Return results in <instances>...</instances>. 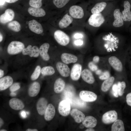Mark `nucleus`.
<instances>
[{
    "instance_id": "34",
    "label": "nucleus",
    "mask_w": 131,
    "mask_h": 131,
    "mask_svg": "<svg viewBox=\"0 0 131 131\" xmlns=\"http://www.w3.org/2000/svg\"><path fill=\"white\" fill-rule=\"evenodd\" d=\"M71 0H52L53 4L57 8H62L68 3Z\"/></svg>"
},
{
    "instance_id": "55",
    "label": "nucleus",
    "mask_w": 131,
    "mask_h": 131,
    "mask_svg": "<svg viewBox=\"0 0 131 131\" xmlns=\"http://www.w3.org/2000/svg\"></svg>"
},
{
    "instance_id": "26",
    "label": "nucleus",
    "mask_w": 131,
    "mask_h": 131,
    "mask_svg": "<svg viewBox=\"0 0 131 131\" xmlns=\"http://www.w3.org/2000/svg\"><path fill=\"white\" fill-rule=\"evenodd\" d=\"M73 21L72 17L67 13L63 16L59 22V26L61 29L66 28L72 23Z\"/></svg>"
},
{
    "instance_id": "22",
    "label": "nucleus",
    "mask_w": 131,
    "mask_h": 131,
    "mask_svg": "<svg viewBox=\"0 0 131 131\" xmlns=\"http://www.w3.org/2000/svg\"><path fill=\"white\" fill-rule=\"evenodd\" d=\"M70 113L71 115L74 119L75 121L78 123L82 122L85 118L84 114L77 109H72Z\"/></svg>"
},
{
    "instance_id": "19",
    "label": "nucleus",
    "mask_w": 131,
    "mask_h": 131,
    "mask_svg": "<svg viewBox=\"0 0 131 131\" xmlns=\"http://www.w3.org/2000/svg\"><path fill=\"white\" fill-rule=\"evenodd\" d=\"M41 86L40 83L35 82L32 83L29 88L28 94L31 97H34L37 96L39 93Z\"/></svg>"
},
{
    "instance_id": "37",
    "label": "nucleus",
    "mask_w": 131,
    "mask_h": 131,
    "mask_svg": "<svg viewBox=\"0 0 131 131\" xmlns=\"http://www.w3.org/2000/svg\"><path fill=\"white\" fill-rule=\"evenodd\" d=\"M42 0H30L29 1V5L31 7L39 8L42 6Z\"/></svg>"
},
{
    "instance_id": "5",
    "label": "nucleus",
    "mask_w": 131,
    "mask_h": 131,
    "mask_svg": "<svg viewBox=\"0 0 131 131\" xmlns=\"http://www.w3.org/2000/svg\"><path fill=\"white\" fill-rule=\"evenodd\" d=\"M117 118V114L115 110H111L105 113L102 117V121L105 124L114 122Z\"/></svg>"
},
{
    "instance_id": "25",
    "label": "nucleus",
    "mask_w": 131,
    "mask_h": 131,
    "mask_svg": "<svg viewBox=\"0 0 131 131\" xmlns=\"http://www.w3.org/2000/svg\"><path fill=\"white\" fill-rule=\"evenodd\" d=\"M29 13L31 15L37 17H43L46 15V12L42 8L30 7L28 9Z\"/></svg>"
},
{
    "instance_id": "29",
    "label": "nucleus",
    "mask_w": 131,
    "mask_h": 131,
    "mask_svg": "<svg viewBox=\"0 0 131 131\" xmlns=\"http://www.w3.org/2000/svg\"><path fill=\"white\" fill-rule=\"evenodd\" d=\"M115 78L112 76L106 80L103 83L101 86L102 90L104 92L107 91L113 83Z\"/></svg>"
},
{
    "instance_id": "11",
    "label": "nucleus",
    "mask_w": 131,
    "mask_h": 131,
    "mask_svg": "<svg viewBox=\"0 0 131 131\" xmlns=\"http://www.w3.org/2000/svg\"><path fill=\"white\" fill-rule=\"evenodd\" d=\"M28 25L30 30L36 34H41L43 32V29L41 25L35 20L29 21Z\"/></svg>"
},
{
    "instance_id": "18",
    "label": "nucleus",
    "mask_w": 131,
    "mask_h": 131,
    "mask_svg": "<svg viewBox=\"0 0 131 131\" xmlns=\"http://www.w3.org/2000/svg\"><path fill=\"white\" fill-rule=\"evenodd\" d=\"M13 82L12 78L9 76H5L0 79V90H5L10 86Z\"/></svg>"
},
{
    "instance_id": "10",
    "label": "nucleus",
    "mask_w": 131,
    "mask_h": 131,
    "mask_svg": "<svg viewBox=\"0 0 131 131\" xmlns=\"http://www.w3.org/2000/svg\"><path fill=\"white\" fill-rule=\"evenodd\" d=\"M14 16V12L13 10L10 9H7L4 13L0 16V22L5 24L10 22L13 19Z\"/></svg>"
},
{
    "instance_id": "9",
    "label": "nucleus",
    "mask_w": 131,
    "mask_h": 131,
    "mask_svg": "<svg viewBox=\"0 0 131 131\" xmlns=\"http://www.w3.org/2000/svg\"><path fill=\"white\" fill-rule=\"evenodd\" d=\"M23 55H29L31 57H37L40 54L39 49L37 46L33 47L31 45H28L26 48H24L22 51Z\"/></svg>"
},
{
    "instance_id": "32",
    "label": "nucleus",
    "mask_w": 131,
    "mask_h": 131,
    "mask_svg": "<svg viewBox=\"0 0 131 131\" xmlns=\"http://www.w3.org/2000/svg\"><path fill=\"white\" fill-rule=\"evenodd\" d=\"M8 27L11 30L15 32H19L21 28L20 24L16 21H13L9 23Z\"/></svg>"
},
{
    "instance_id": "2",
    "label": "nucleus",
    "mask_w": 131,
    "mask_h": 131,
    "mask_svg": "<svg viewBox=\"0 0 131 131\" xmlns=\"http://www.w3.org/2000/svg\"><path fill=\"white\" fill-rule=\"evenodd\" d=\"M54 37L57 42L62 46H65L67 45L70 41L69 36L61 30L56 31L54 33Z\"/></svg>"
},
{
    "instance_id": "42",
    "label": "nucleus",
    "mask_w": 131,
    "mask_h": 131,
    "mask_svg": "<svg viewBox=\"0 0 131 131\" xmlns=\"http://www.w3.org/2000/svg\"><path fill=\"white\" fill-rule=\"evenodd\" d=\"M126 102L127 105L131 106V92L128 93L126 95Z\"/></svg>"
},
{
    "instance_id": "23",
    "label": "nucleus",
    "mask_w": 131,
    "mask_h": 131,
    "mask_svg": "<svg viewBox=\"0 0 131 131\" xmlns=\"http://www.w3.org/2000/svg\"><path fill=\"white\" fill-rule=\"evenodd\" d=\"M61 59L63 62L66 64L75 63L77 60V58L75 56L66 53H64L62 54Z\"/></svg>"
},
{
    "instance_id": "1",
    "label": "nucleus",
    "mask_w": 131,
    "mask_h": 131,
    "mask_svg": "<svg viewBox=\"0 0 131 131\" xmlns=\"http://www.w3.org/2000/svg\"><path fill=\"white\" fill-rule=\"evenodd\" d=\"M24 48V45L22 42L19 41H13L8 45L7 51L10 54L15 55L22 51Z\"/></svg>"
},
{
    "instance_id": "31",
    "label": "nucleus",
    "mask_w": 131,
    "mask_h": 131,
    "mask_svg": "<svg viewBox=\"0 0 131 131\" xmlns=\"http://www.w3.org/2000/svg\"><path fill=\"white\" fill-rule=\"evenodd\" d=\"M106 5V3L105 2L97 3L91 9V13L94 14L101 12L105 8Z\"/></svg>"
},
{
    "instance_id": "47",
    "label": "nucleus",
    "mask_w": 131,
    "mask_h": 131,
    "mask_svg": "<svg viewBox=\"0 0 131 131\" xmlns=\"http://www.w3.org/2000/svg\"><path fill=\"white\" fill-rule=\"evenodd\" d=\"M4 122L3 119L0 118V128H1L4 124Z\"/></svg>"
},
{
    "instance_id": "14",
    "label": "nucleus",
    "mask_w": 131,
    "mask_h": 131,
    "mask_svg": "<svg viewBox=\"0 0 131 131\" xmlns=\"http://www.w3.org/2000/svg\"><path fill=\"white\" fill-rule=\"evenodd\" d=\"M82 66L80 64H75L73 66L70 73L71 79L74 81L78 80L82 73Z\"/></svg>"
},
{
    "instance_id": "53",
    "label": "nucleus",
    "mask_w": 131,
    "mask_h": 131,
    "mask_svg": "<svg viewBox=\"0 0 131 131\" xmlns=\"http://www.w3.org/2000/svg\"><path fill=\"white\" fill-rule=\"evenodd\" d=\"M0 131H7V130L6 129H2L0 130Z\"/></svg>"
},
{
    "instance_id": "6",
    "label": "nucleus",
    "mask_w": 131,
    "mask_h": 131,
    "mask_svg": "<svg viewBox=\"0 0 131 131\" xmlns=\"http://www.w3.org/2000/svg\"><path fill=\"white\" fill-rule=\"evenodd\" d=\"M69 13L71 16L77 19L81 18L84 15L83 8L81 6L77 5L71 6L69 8Z\"/></svg>"
},
{
    "instance_id": "41",
    "label": "nucleus",
    "mask_w": 131,
    "mask_h": 131,
    "mask_svg": "<svg viewBox=\"0 0 131 131\" xmlns=\"http://www.w3.org/2000/svg\"><path fill=\"white\" fill-rule=\"evenodd\" d=\"M112 91L113 94L115 97H117L118 96V94L117 89V85L115 84H114L112 88Z\"/></svg>"
},
{
    "instance_id": "4",
    "label": "nucleus",
    "mask_w": 131,
    "mask_h": 131,
    "mask_svg": "<svg viewBox=\"0 0 131 131\" xmlns=\"http://www.w3.org/2000/svg\"><path fill=\"white\" fill-rule=\"evenodd\" d=\"M71 110L70 103L68 100L65 99L61 101L59 103L58 110L62 116H66L69 114Z\"/></svg>"
},
{
    "instance_id": "21",
    "label": "nucleus",
    "mask_w": 131,
    "mask_h": 131,
    "mask_svg": "<svg viewBox=\"0 0 131 131\" xmlns=\"http://www.w3.org/2000/svg\"><path fill=\"white\" fill-rule=\"evenodd\" d=\"M55 113L54 106L51 104H49L44 114L45 119L48 121L51 120L54 117Z\"/></svg>"
},
{
    "instance_id": "8",
    "label": "nucleus",
    "mask_w": 131,
    "mask_h": 131,
    "mask_svg": "<svg viewBox=\"0 0 131 131\" xmlns=\"http://www.w3.org/2000/svg\"><path fill=\"white\" fill-rule=\"evenodd\" d=\"M79 96L81 99L88 102L94 101L97 98V95L95 93L86 90H82L80 91Z\"/></svg>"
},
{
    "instance_id": "49",
    "label": "nucleus",
    "mask_w": 131,
    "mask_h": 131,
    "mask_svg": "<svg viewBox=\"0 0 131 131\" xmlns=\"http://www.w3.org/2000/svg\"><path fill=\"white\" fill-rule=\"evenodd\" d=\"M96 74L97 75H100L102 74V72L101 70H97L96 72Z\"/></svg>"
},
{
    "instance_id": "39",
    "label": "nucleus",
    "mask_w": 131,
    "mask_h": 131,
    "mask_svg": "<svg viewBox=\"0 0 131 131\" xmlns=\"http://www.w3.org/2000/svg\"><path fill=\"white\" fill-rule=\"evenodd\" d=\"M20 85L18 83H15L11 85L10 88V90L11 92H14L19 89Z\"/></svg>"
},
{
    "instance_id": "12",
    "label": "nucleus",
    "mask_w": 131,
    "mask_h": 131,
    "mask_svg": "<svg viewBox=\"0 0 131 131\" xmlns=\"http://www.w3.org/2000/svg\"><path fill=\"white\" fill-rule=\"evenodd\" d=\"M9 104L12 109L16 110H22L25 107V105L23 101L16 98L11 99L9 101Z\"/></svg>"
},
{
    "instance_id": "38",
    "label": "nucleus",
    "mask_w": 131,
    "mask_h": 131,
    "mask_svg": "<svg viewBox=\"0 0 131 131\" xmlns=\"http://www.w3.org/2000/svg\"><path fill=\"white\" fill-rule=\"evenodd\" d=\"M110 74L109 71H105L102 73L99 77L101 80H106L110 77Z\"/></svg>"
},
{
    "instance_id": "15",
    "label": "nucleus",
    "mask_w": 131,
    "mask_h": 131,
    "mask_svg": "<svg viewBox=\"0 0 131 131\" xmlns=\"http://www.w3.org/2000/svg\"><path fill=\"white\" fill-rule=\"evenodd\" d=\"M114 21L113 23L114 26L118 27L122 26L123 25V20L122 14L119 9H116L114 11Z\"/></svg>"
},
{
    "instance_id": "40",
    "label": "nucleus",
    "mask_w": 131,
    "mask_h": 131,
    "mask_svg": "<svg viewBox=\"0 0 131 131\" xmlns=\"http://www.w3.org/2000/svg\"><path fill=\"white\" fill-rule=\"evenodd\" d=\"M88 66L90 69L92 71H96L98 69V66L92 62L89 63Z\"/></svg>"
},
{
    "instance_id": "50",
    "label": "nucleus",
    "mask_w": 131,
    "mask_h": 131,
    "mask_svg": "<svg viewBox=\"0 0 131 131\" xmlns=\"http://www.w3.org/2000/svg\"><path fill=\"white\" fill-rule=\"evenodd\" d=\"M26 131H38V130L37 129H31L30 128H28L26 130Z\"/></svg>"
},
{
    "instance_id": "33",
    "label": "nucleus",
    "mask_w": 131,
    "mask_h": 131,
    "mask_svg": "<svg viewBox=\"0 0 131 131\" xmlns=\"http://www.w3.org/2000/svg\"><path fill=\"white\" fill-rule=\"evenodd\" d=\"M55 72L54 68L50 66L44 67L41 70V73L44 76L52 75L55 73Z\"/></svg>"
},
{
    "instance_id": "43",
    "label": "nucleus",
    "mask_w": 131,
    "mask_h": 131,
    "mask_svg": "<svg viewBox=\"0 0 131 131\" xmlns=\"http://www.w3.org/2000/svg\"><path fill=\"white\" fill-rule=\"evenodd\" d=\"M18 0H0V5H3L5 2L9 3H12L15 2Z\"/></svg>"
},
{
    "instance_id": "46",
    "label": "nucleus",
    "mask_w": 131,
    "mask_h": 131,
    "mask_svg": "<svg viewBox=\"0 0 131 131\" xmlns=\"http://www.w3.org/2000/svg\"><path fill=\"white\" fill-rule=\"evenodd\" d=\"M99 57L97 56H95L94 57L93 59V61L95 63H97L99 61Z\"/></svg>"
},
{
    "instance_id": "24",
    "label": "nucleus",
    "mask_w": 131,
    "mask_h": 131,
    "mask_svg": "<svg viewBox=\"0 0 131 131\" xmlns=\"http://www.w3.org/2000/svg\"><path fill=\"white\" fill-rule=\"evenodd\" d=\"M97 120L93 116H88L85 118L82 121L83 125L87 128H93L97 124Z\"/></svg>"
},
{
    "instance_id": "35",
    "label": "nucleus",
    "mask_w": 131,
    "mask_h": 131,
    "mask_svg": "<svg viewBox=\"0 0 131 131\" xmlns=\"http://www.w3.org/2000/svg\"><path fill=\"white\" fill-rule=\"evenodd\" d=\"M118 95L122 96L124 93V90L126 87L125 83L124 81L119 82L117 85Z\"/></svg>"
},
{
    "instance_id": "36",
    "label": "nucleus",
    "mask_w": 131,
    "mask_h": 131,
    "mask_svg": "<svg viewBox=\"0 0 131 131\" xmlns=\"http://www.w3.org/2000/svg\"><path fill=\"white\" fill-rule=\"evenodd\" d=\"M41 67L40 66H37L31 77V79L32 80H35L38 78L41 73Z\"/></svg>"
},
{
    "instance_id": "44",
    "label": "nucleus",
    "mask_w": 131,
    "mask_h": 131,
    "mask_svg": "<svg viewBox=\"0 0 131 131\" xmlns=\"http://www.w3.org/2000/svg\"><path fill=\"white\" fill-rule=\"evenodd\" d=\"M74 43L76 46H81L83 44V41L81 40H78L74 41Z\"/></svg>"
},
{
    "instance_id": "13",
    "label": "nucleus",
    "mask_w": 131,
    "mask_h": 131,
    "mask_svg": "<svg viewBox=\"0 0 131 131\" xmlns=\"http://www.w3.org/2000/svg\"><path fill=\"white\" fill-rule=\"evenodd\" d=\"M108 62L111 66L116 71L120 72L123 69V66L121 61L117 57L112 56L109 57Z\"/></svg>"
},
{
    "instance_id": "7",
    "label": "nucleus",
    "mask_w": 131,
    "mask_h": 131,
    "mask_svg": "<svg viewBox=\"0 0 131 131\" xmlns=\"http://www.w3.org/2000/svg\"><path fill=\"white\" fill-rule=\"evenodd\" d=\"M48 105V101L46 98L43 97L40 98L36 104V108L38 114L41 115H44Z\"/></svg>"
},
{
    "instance_id": "20",
    "label": "nucleus",
    "mask_w": 131,
    "mask_h": 131,
    "mask_svg": "<svg viewBox=\"0 0 131 131\" xmlns=\"http://www.w3.org/2000/svg\"><path fill=\"white\" fill-rule=\"evenodd\" d=\"M81 75L83 80L88 83L92 84L95 82V79L92 73L87 69H84L82 72Z\"/></svg>"
},
{
    "instance_id": "48",
    "label": "nucleus",
    "mask_w": 131,
    "mask_h": 131,
    "mask_svg": "<svg viewBox=\"0 0 131 131\" xmlns=\"http://www.w3.org/2000/svg\"><path fill=\"white\" fill-rule=\"evenodd\" d=\"M4 75V71L1 69L0 70V78H1Z\"/></svg>"
},
{
    "instance_id": "28",
    "label": "nucleus",
    "mask_w": 131,
    "mask_h": 131,
    "mask_svg": "<svg viewBox=\"0 0 131 131\" xmlns=\"http://www.w3.org/2000/svg\"><path fill=\"white\" fill-rule=\"evenodd\" d=\"M65 86V83L62 79L59 78L55 81L54 86V92L57 93H61L64 90Z\"/></svg>"
},
{
    "instance_id": "30",
    "label": "nucleus",
    "mask_w": 131,
    "mask_h": 131,
    "mask_svg": "<svg viewBox=\"0 0 131 131\" xmlns=\"http://www.w3.org/2000/svg\"><path fill=\"white\" fill-rule=\"evenodd\" d=\"M125 131L124 123L121 120H116L113 123L111 127L112 131Z\"/></svg>"
},
{
    "instance_id": "17",
    "label": "nucleus",
    "mask_w": 131,
    "mask_h": 131,
    "mask_svg": "<svg viewBox=\"0 0 131 131\" xmlns=\"http://www.w3.org/2000/svg\"><path fill=\"white\" fill-rule=\"evenodd\" d=\"M124 9L122 12V15L123 20L125 21H130L131 20V12L130 4L127 1H125L124 3Z\"/></svg>"
},
{
    "instance_id": "27",
    "label": "nucleus",
    "mask_w": 131,
    "mask_h": 131,
    "mask_svg": "<svg viewBox=\"0 0 131 131\" xmlns=\"http://www.w3.org/2000/svg\"><path fill=\"white\" fill-rule=\"evenodd\" d=\"M49 47V43H45L40 46L39 49L40 55L43 59L45 61H48L50 58L48 53Z\"/></svg>"
},
{
    "instance_id": "54",
    "label": "nucleus",
    "mask_w": 131,
    "mask_h": 131,
    "mask_svg": "<svg viewBox=\"0 0 131 131\" xmlns=\"http://www.w3.org/2000/svg\"><path fill=\"white\" fill-rule=\"evenodd\" d=\"M22 113L23 114H24L25 113H23V112ZM22 115L23 116H24V115Z\"/></svg>"
},
{
    "instance_id": "51",
    "label": "nucleus",
    "mask_w": 131,
    "mask_h": 131,
    "mask_svg": "<svg viewBox=\"0 0 131 131\" xmlns=\"http://www.w3.org/2000/svg\"><path fill=\"white\" fill-rule=\"evenodd\" d=\"M85 131H95L92 128H90L86 129Z\"/></svg>"
},
{
    "instance_id": "16",
    "label": "nucleus",
    "mask_w": 131,
    "mask_h": 131,
    "mask_svg": "<svg viewBox=\"0 0 131 131\" xmlns=\"http://www.w3.org/2000/svg\"><path fill=\"white\" fill-rule=\"evenodd\" d=\"M56 67L59 73L62 76L67 77L70 74V69L67 65L59 62L57 63Z\"/></svg>"
},
{
    "instance_id": "3",
    "label": "nucleus",
    "mask_w": 131,
    "mask_h": 131,
    "mask_svg": "<svg viewBox=\"0 0 131 131\" xmlns=\"http://www.w3.org/2000/svg\"><path fill=\"white\" fill-rule=\"evenodd\" d=\"M105 21V18L100 13L92 15L88 20L89 24L93 27H98L100 26Z\"/></svg>"
},
{
    "instance_id": "52",
    "label": "nucleus",
    "mask_w": 131,
    "mask_h": 131,
    "mask_svg": "<svg viewBox=\"0 0 131 131\" xmlns=\"http://www.w3.org/2000/svg\"><path fill=\"white\" fill-rule=\"evenodd\" d=\"M3 40V36L2 34L0 33V42L2 41Z\"/></svg>"
},
{
    "instance_id": "45",
    "label": "nucleus",
    "mask_w": 131,
    "mask_h": 131,
    "mask_svg": "<svg viewBox=\"0 0 131 131\" xmlns=\"http://www.w3.org/2000/svg\"><path fill=\"white\" fill-rule=\"evenodd\" d=\"M83 37V35L82 34L79 33H76L74 35V37L75 39L82 38Z\"/></svg>"
}]
</instances>
